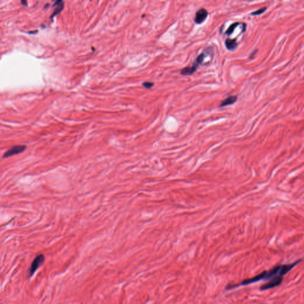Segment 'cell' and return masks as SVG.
<instances>
[{
    "mask_svg": "<svg viewBox=\"0 0 304 304\" xmlns=\"http://www.w3.org/2000/svg\"><path fill=\"white\" fill-rule=\"evenodd\" d=\"M153 85H154V83H151V82H145L143 84V86L146 87V88H150L153 86Z\"/></svg>",
    "mask_w": 304,
    "mask_h": 304,
    "instance_id": "7c38bea8",
    "label": "cell"
},
{
    "mask_svg": "<svg viewBox=\"0 0 304 304\" xmlns=\"http://www.w3.org/2000/svg\"><path fill=\"white\" fill-rule=\"evenodd\" d=\"M237 99L238 97L236 96H229L221 102L220 104L219 105V107L222 108V107H225L226 106L234 104L236 102Z\"/></svg>",
    "mask_w": 304,
    "mask_h": 304,
    "instance_id": "8992f818",
    "label": "cell"
},
{
    "mask_svg": "<svg viewBox=\"0 0 304 304\" xmlns=\"http://www.w3.org/2000/svg\"><path fill=\"white\" fill-rule=\"evenodd\" d=\"M198 67H199V66L196 65L195 64L193 63L191 67L188 66V67H185V68L183 69L182 70H181L180 73L183 76H191L197 71Z\"/></svg>",
    "mask_w": 304,
    "mask_h": 304,
    "instance_id": "5b68a950",
    "label": "cell"
},
{
    "mask_svg": "<svg viewBox=\"0 0 304 304\" xmlns=\"http://www.w3.org/2000/svg\"><path fill=\"white\" fill-rule=\"evenodd\" d=\"M44 260H45V257L43 254H40L36 257V258L33 261L30 266V268L29 269L30 276H32L35 273V271L44 263Z\"/></svg>",
    "mask_w": 304,
    "mask_h": 304,
    "instance_id": "6da1fadb",
    "label": "cell"
},
{
    "mask_svg": "<svg viewBox=\"0 0 304 304\" xmlns=\"http://www.w3.org/2000/svg\"><path fill=\"white\" fill-rule=\"evenodd\" d=\"M283 279V277H281V276H278V277H276L274 278H272L269 280L267 283L261 286L260 289V290H268L270 289L274 288L275 287L278 286L282 283Z\"/></svg>",
    "mask_w": 304,
    "mask_h": 304,
    "instance_id": "7a4b0ae2",
    "label": "cell"
},
{
    "mask_svg": "<svg viewBox=\"0 0 304 304\" xmlns=\"http://www.w3.org/2000/svg\"><path fill=\"white\" fill-rule=\"evenodd\" d=\"M225 45L226 46V49L230 51H235L238 47L236 39L227 38L225 41Z\"/></svg>",
    "mask_w": 304,
    "mask_h": 304,
    "instance_id": "52a82bcc",
    "label": "cell"
},
{
    "mask_svg": "<svg viewBox=\"0 0 304 304\" xmlns=\"http://www.w3.org/2000/svg\"><path fill=\"white\" fill-rule=\"evenodd\" d=\"M21 2L22 3V4H23V5H24V6H27V1H21Z\"/></svg>",
    "mask_w": 304,
    "mask_h": 304,
    "instance_id": "5bb4252c",
    "label": "cell"
},
{
    "mask_svg": "<svg viewBox=\"0 0 304 304\" xmlns=\"http://www.w3.org/2000/svg\"><path fill=\"white\" fill-rule=\"evenodd\" d=\"M256 52H257V50H255L254 52H252V53H251V54L250 55V57H249V58H252V57H254V55L256 53Z\"/></svg>",
    "mask_w": 304,
    "mask_h": 304,
    "instance_id": "4fadbf2b",
    "label": "cell"
},
{
    "mask_svg": "<svg viewBox=\"0 0 304 304\" xmlns=\"http://www.w3.org/2000/svg\"><path fill=\"white\" fill-rule=\"evenodd\" d=\"M54 6L55 7V9L54 10L53 13L52 14V16L51 17V18H53L57 14L61 12L62 10L64 8V2L62 1H57L54 4Z\"/></svg>",
    "mask_w": 304,
    "mask_h": 304,
    "instance_id": "ba28073f",
    "label": "cell"
},
{
    "mask_svg": "<svg viewBox=\"0 0 304 304\" xmlns=\"http://www.w3.org/2000/svg\"><path fill=\"white\" fill-rule=\"evenodd\" d=\"M239 24L240 23L239 22H235V23H233L231 26L228 27V29H227V30L225 32V35L229 36V35L232 34V33L234 32V31L235 30V29L237 26H238Z\"/></svg>",
    "mask_w": 304,
    "mask_h": 304,
    "instance_id": "30bf717a",
    "label": "cell"
},
{
    "mask_svg": "<svg viewBox=\"0 0 304 304\" xmlns=\"http://www.w3.org/2000/svg\"><path fill=\"white\" fill-rule=\"evenodd\" d=\"M206 57V50L205 49L204 52H202L201 53H200V55H198V57H197V58L194 62V64H195L196 65L199 66L200 64H201L203 62Z\"/></svg>",
    "mask_w": 304,
    "mask_h": 304,
    "instance_id": "9c48e42d",
    "label": "cell"
},
{
    "mask_svg": "<svg viewBox=\"0 0 304 304\" xmlns=\"http://www.w3.org/2000/svg\"><path fill=\"white\" fill-rule=\"evenodd\" d=\"M209 13L206 9H200L196 12L195 17L194 18V22L197 25L202 24L207 18Z\"/></svg>",
    "mask_w": 304,
    "mask_h": 304,
    "instance_id": "3957f363",
    "label": "cell"
},
{
    "mask_svg": "<svg viewBox=\"0 0 304 304\" xmlns=\"http://www.w3.org/2000/svg\"><path fill=\"white\" fill-rule=\"evenodd\" d=\"M267 7H264L263 8L259 9L257 11H255L252 12V13H251V16H259V15H261V14H263L267 10Z\"/></svg>",
    "mask_w": 304,
    "mask_h": 304,
    "instance_id": "8fae6325",
    "label": "cell"
},
{
    "mask_svg": "<svg viewBox=\"0 0 304 304\" xmlns=\"http://www.w3.org/2000/svg\"><path fill=\"white\" fill-rule=\"evenodd\" d=\"M26 148L25 145H17L9 149L4 154L3 157H9L16 155L24 152Z\"/></svg>",
    "mask_w": 304,
    "mask_h": 304,
    "instance_id": "277c9868",
    "label": "cell"
}]
</instances>
